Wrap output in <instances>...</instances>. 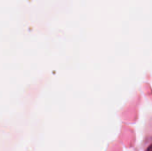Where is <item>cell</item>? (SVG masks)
<instances>
[{
	"instance_id": "cell-1",
	"label": "cell",
	"mask_w": 152,
	"mask_h": 151,
	"mask_svg": "<svg viewBox=\"0 0 152 151\" xmlns=\"http://www.w3.org/2000/svg\"><path fill=\"white\" fill-rule=\"evenodd\" d=\"M146 151H152V145H151V146L147 149V150Z\"/></svg>"
}]
</instances>
